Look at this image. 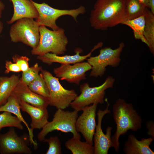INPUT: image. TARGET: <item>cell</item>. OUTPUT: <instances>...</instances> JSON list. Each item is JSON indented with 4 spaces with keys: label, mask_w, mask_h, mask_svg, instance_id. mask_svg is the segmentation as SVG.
I'll return each mask as SVG.
<instances>
[{
    "label": "cell",
    "mask_w": 154,
    "mask_h": 154,
    "mask_svg": "<svg viewBox=\"0 0 154 154\" xmlns=\"http://www.w3.org/2000/svg\"><path fill=\"white\" fill-rule=\"evenodd\" d=\"M32 1L38 13V16L36 20L38 24L40 26L49 27L53 31H56L60 28L57 25L56 21L60 17L69 15L77 22L78 16L84 14L86 11L85 8L83 6L70 10L59 9L52 7L45 3H38L32 0Z\"/></svg>",
    "instance_id": "ba28073f"
},
{
    "label": "cell",
    "mask_w": 154,
    "mask_h": 154,
    "mask_svg": "<svg viewBox=\"0 0 154 154\" xmlns=\"http://www.w3.org/2000/svg\"><path fill=\"white\" fill-rule=\"evenodd\" d=\"M12 60L14 62L18 65L23 73L25 72L29 68V59L26 56L15 55L12 57Z\"/></svg>",
    "instance_id": "f1b7e54d"
},
{
    "label": "cell",
    "mask_w": 154,
    "mask_h": 154,
    "mask_svg": "<svg viewBox=\"0 0 154 154\" xmlns=\"http://www.w3.org/2000/svg\"><path fill=\"white\" fill-rule=\"evenodd\" d=\"M153 139L151 137L137 139L133 134H130L125 142L123 151L125 154H154L149 147Z\"/></svg>",
    "instance_id": "ac0fdd59"
},
{
    "label": "cell",
    "mask_w": 154,
    "mask_h": 154,
    "mask_svg": "<svg viewBox=\"0 0 154 154\" xmlns=\"http://www.w3.org/2000/svg\"><path fill=\"white\" fill-rule=\"evenodd\" d=\"M22 123L17 117L13 116L11 113L3 112L0 114V130L6 127H15L22 130L23 127Z\"/></svg>",
    "instance_id": "484cf974"
},
{
    "label": "cell",
    "mask_w": 154,
    "mask_h": 154,
    "mask_svg": "<svg viewBox=\"0 0 154 154\" xmlns=\"http://www.w3.org/2000/svg\"><path fill=\"white\" fill-rule=\"evenodd\" d=\"M20 78L13 74L0 80V106L6 102L19 83Z\"/></svg>",
    "instance_id": "ffe728a7"
},
{
    "label": "cell",
    "mask_w": 154,
    "mask_h": 154,
    "mask_svg": "<svg viewBox=\"0 0 154 154\" xmlns=\"http://www.w3.org/2000/svg\"><path fill=\"white\" fill-rule=\"evenodd\" d=\"M49 92L48 98L49 105L57 109L68 108L78 96L73 89H65L60 83L58 78L54 76L49 72L42 69L41 71Z\"/></svg>",
    "instance_id": "5b68a950"
},
{
    "label": "cell",
    "mask_w": 154,
    "mask_h": 154,
    "mask_svg": "<svg viewBox=\"0 0 154 154\" xmlns=\"http://www.w3.org/2000/svg\"><path fill=\"white\" fill-rule=\"evenodd\" d=\"M102 46L100 43L95 46L91 51L88 54L81 56L80 54L82 52L81 49L76 48L75 50V54L73 55H65L59 56L51 53L48 52L43 55H38L37 59L43 62L50 65L54 62L61 64H70L83 62L90 57L92 52L95 49Z\"/></svg>",
    "instance_id": "5bb4252c"
},
{
    "label": "cell",
    "mask_w": 154,
    "mask_h": 154,
    "mask_svg": "<svg viewBox=\"0 0 154 154\" xmlns=\"http://www.w3.org/2000/svg\"><path fill=\"white\" fill-rule=\"evenodd\" d=\"M19 101L21 109L27 113L31 118V128L33 130L42 129L48 121L47 108L34 106L21 101Z\"/></svg>",
    "instance_id": "2e32d148"
},
{
    "label": "cell",
    "mask_w": 154,
    "mask_h": 154,
    "mask_svg": "<svg viewBox=\"0 0 154 154\" xmlns=\"http://www.w3.org/2000/svg\"><path fill=\"white\" fill-rule=\"evenodd\" d=\"M138 1L145 7L149 8V0H138Z\"/></svg>",
    "instance_id": "d6a6232c"
},
{
    "label": "cell",
    "mask_w": 154,
    "mask_h": 154,
    "mask_svg": "<svg viewBox=\"0 0 154 154\" xmlns=\"http://www.w3.org/2000/svg\"><path fill=\"white\" fill-rule=\"evenodd\" d=\"M19 101L16 97L11 94L3 105L0 106V112H7L14 114L15 116L23 123L27 127L29 132V139L31 144L33 145L34 148H36L38 144L34 139L33 131L29 127L23 117L21 111Z\"/></svg>",
    "instance_id": "d6986e66"
},
{
    "label": "cell",
    "mask_w": 154,
    "mask_h": 154,
    "mask_svg": "<svg viewBox=\"0 0 154 154\" xmlns=\"http://www.w3.org/2000/svg\"><path fill=\"white\" fill-rule=\"evenodd\" d=\"M27 139L19 136L13 127L5 133L0 134V153L1 154H31Z\"/></svg>",
    "instance_id": "30bf717a"
},
{
    "label": "cell",
    "mask_w": 154,
    "mask_h": 154,
    "mask_svg": "<svg viewBox=\"0 0 154 154\" xmlns=\"http://www.w3.org/2000/svg\"><path fill=\"white\" fill-rule=\"evenodd\" d=\"M13 5V15L8 24H11L17 20L23 18L37 19L38 13L32 0H11Z\"/></svg>",
    "instance_id": "e0dca14e"
},
{
    "label": "cell",
    "mask_w": 154,
    "mask_h": 154,
    "mask_svg": "<svg viewBox=\"0 0 154 154\" xmlns=\"http://www.w3.org/2000/svg\"><path fill=\"white\" fill-rule=\"evenodd\" d=\"M2 12L0 11V19L1 17ZM3 28V24L0 20V34L1 33Z\"/></svg>",
    "instance_id": "836d02e7"
},
{
    "label": "cell",
    "mask_w": 154,
    "mask_h": 154,
    "mask_svg": "<svg viewBox=\"0 0 154 154\" xmlns=\"http://www.w3.org/2000/svg\"><path fill=\"white\" fill-rule=\"evenodd\" d=\"M40 26L31 18L19 19L11 27L9 35L13 42H21L32 49L38 45L40 40Z\"/></svg>",
    "instance_id": "52a82bcc"
},
{
    "label": "cell",
    "mask_w": 154,
    "mask_h": 154,
    "mask_svg": "<svg viewBox=\"0 0 154 154\" xmlns=\"http://www.w3.org/2000/svg\"><path fill=\"white\" fill-rule=\"evenodd\" d=\"M28 86L35 93L48 98L49 92L46 82L41 73L29 84Z\"/></svg>",
    "instance_id": "d4e9b609"
},
{
    "label": "cell",
    "mask_w": 154,
    "mask_h": 154,
    "mask_svg": "<svg viewBox=\"0 0 154 154\" xmlns=\"http://www.w3.org/2000/svg\"><path fill=\"white\" fill-rule=\"evenodd\" d=\"M124 46V44L121 42L118 48L115 49L106 47L100 50L97 56L87 58V62L92 67L90 76L95 78L102 77L108 66L113 67L117 66L121 61L120 56Z\"/></svg>",
    "instance_id": "9c48e42d"
},
{
    "label": "cell",
    "mask_w": 154,
    "mask_h": 154,
    "mask_svg": "<svg viewBox=\"0 0 154 154\" xmlns=\"http://www.w3.org/2000/svg\"><path fill=\"white\" fill-rule=\"evenodd\" d=\"M98 105L94 103L84 107L75 123L77 131L81 133L86 141L92 145L93 144V136L96 125V117Z\"/></svg>",
    "instance_id": "7c38bea8"
},
{
    "label": "cell",
    "mask_w": 154,
    "mask_h": 154,
    "mask_svg": "<svg viewBox=\"0 0 154 154\" xmlns=\"http://www.w3.org/2000/svg\"><path fill=\"white\" fill-rule=\"evenodd\" d=\"M78 112L75 110L69 111L57 109L52 120L48 121L38 134V139L41 142L43 141L48 133L55 130L65 133L71 132L73 137H81L75 127L76 121L78 117Z\"/></svg>",
    "instance_id": "8992f818"
},
{
    "label": "cell",
    "mask_w": 154,
    "mask_h": 154,
    "mask_svg": "<svg viewBox=\"0 0 154 154\" xmlns=\"http://www.w3.org/2000/svg\"><path fill=\"white\" fill-rule=\"evenodd\" d=\"M43 141L48 143V148L46 154H61L62 148L60 140L58 137L53 136L44 140Z\"/></svg>",
    "instance_id": "83f0119b"
},
{
    "label": "cell",
    "mask_w": 154,
    "mask_h": 154,
    "mask_svg": "<svg viewBox=\"0 0 154 154\" xmlns=\"http://www.w3.org/2000/svg\"><path fill=\"white\" fill-rule=\"evenodd\" d=\"M149 6L150 11L154 14V0H149Z\"/></svg>",
    "instance_id": "1f68e13d"
},
{
    "label": "cell",
    "mask_w": 154,
    "mask_h": 154,
    "mask_svg": "<svg viewBox=\"0 0 154 154\" xmlns=\"http://www.w3.org/2000/svg\"><path fill=\"white\" fill-rule=\"evenodd\" d=\"M92 67L87 62H80L71 65L61 64L53 69L56 77L64 80L70 83L79 85L82 80L86 79V73L92 69Z\"/></svg>",
    "instance_id": "4fadbf2b"
},
{
    "label": "cell",
    "mask_w": 154,
    "mask_h": 154,
    "mask_svg": "<svg viewBox=\"0 0 154 154\" xmlns=\"http://www.w3.org/2000/svg\"><path fill=\"white\" fill-rule=\"evenodd\" d=\"M146 7L138 0H126L125 20H133L143 15Z\"/></svg>",
    "instance_id": "cb8c5ba5"
},
{
    "label": "cell",
    "mask_w": 154,
    "mask_h": 154,
    "mask_svg": "<svg viewBox=\"0 0 154 154\" xmlns=\"http://www.w3.org/2000/svg\"><path fill=\"white\" fill-rule=\"evenodd\" d=\"M113 117L116 124L115 133L111 136L113 147L118 153L120 148L119 138L129 130L136 131L142 126V119L133 104L127 103L123 99L119 98L112 108Z\"/></svg>",
    "instance_id": "7a4b0ae2"
},
{
    "label": "cell",
    "mask_w": 154,
    "mask_h": 154,
    "mask_svg": "<svg viewBox=\"0 0 154 154\" xmlns=\"http://www.w3.org/2000/svg\"><path fill=\"white\" fill-rule=\"evenodd\" d=\"M146 126L148 130L147 132L148 135L151 136L154 139V123L153 121L150 120L146 123Z\"/></svg>",
    "instance_id": "4dcf8cb0"
},
{
    "label": "cell",
    "mask_w": 154,
    "mask_h": 154,
    "mask_svg": "<svg viewBox=\"0 0 154 154\" xmlns=\"http://www.w3.org/2000/svg\"><path fill=\"white\" fill-rule=\"evenodd\" d=\"M42 68L37 63L30 67L25 72L22 73L21 80L27 85L35 80L39 74Z\"/></svg>",
    "instance_id": "4316f807"
},
{
    "label": "cell",
    "mask_w": 154,
    "mask_h": 154,
    "mask_svg": "<svg viewBox=\"0 0 154 154\" xmlns=\"http://www.w3.org/2000/svg\"><path fill=\"white\" fill-rule=\"evenodd\" d=\"M80 138L73 137L65 142V147L73 154H94V146L86 141H81Z\"/></svg>",
    "instance_id": "7402d4cb"
},
{
    "label": "cell",
    "mask_w": 154,
    "mask_h": 154,
    "mask_svg": "<svg viewBox=\"0 0 154 154\" xmlns=\"http://www.w3.org/2000/svg\"><path fill=\"white\" fill-rule=\"evenodd\" d=\"M5 7V5L0 0V11L2 12L4 10Z\"/></svg>",
    "instance_id": "e575fe53"
},
{
    "label": "cell",
    "mask_w": 154,
    "mask_h": 154,
    "mask_svg": "<svg viewBox=\"0 0 154 154\" xmlns=\"http://www.w3.org/2000/svg\"><path fill=\"white\" fill-rule=\"evenodd\" d=\"M121 24L126 25L131 27L133 30L135 38L141 40L149 47V44L143 35L145 25L144 14L133 20H125Z\"/></svg>",
    "instance_id": "603a6c76"
},
{
    "label": "cell",
    "mask_w": 154,
    "mask_h": 154,
    "mask_svg": "<svg viewBox=\"0 0 154 154\" xmlns=\"http://www.w3.org/2000/svg\"><path fill=\"white\" fill-rule=\"evenodd\" d=\"M6 69L5 73L8 74L10 72H19L21 71L18 65L16 63L7 60L5 62Z\"/></svg>",
    "instance_id": "f546056e"
},
{
    "label": "cell",
    "mask_w": 154,
    "mask_h": 154,
    "mask_svg": "<svg viewBox=\"0 0 154 154\" xmlns=\"http://www.w3.org/2000/svg\"><path fill=\"white\" fill-rule=\"evenodd\" d=\"M105 101L107 104L106 109L103 110L99 109L97 113L98 122L93 136L94 154H108L109 149L113 147L111 139L112 127L108 126L107 127L106 134L104 133L102 128L103 118L106 114L111 113L110 110L108 109L110 104L108 99L106 98Z\"/></svg>",
    "instance_id": "8fae6325"
},
{
    "label": "cell",
    "mask_w": 154,
    "mask_h": 154,
    "mask_svg": "<svg viewBox=\"0 0 154 154\" xmlns=\"http://www.w3.org/2000/svg\"><path fill=\"white\" fill-rule=\"evenodd\" d=\"M144 15L145 25L143 35L149 44L150 52L154 54V14L149 8L146 7Z\"/></svg>",
    "instance_id": "44dd1931"
},
{
    "label": "cell",
    "mask_w": 154,
    "mask_h": 154,
    "mask_svg": "<svg viewBox=\"0 0 154 154\" xmlns=\"http://www.w3.org/2000/svg\"><path fill=\"white\" fill-rule=\"evenodd\" d=\"M11 94L15 96L19 101L34 106L47 108L49 105L47 98L33 92L21 78L19 83Z\"/></svg>",
    "instance_id": "9a60e30c"
},
{
    "label": "cell",
    "mask_w": 154,
    "mask_h": 154,
    "mask_svg": "<svg viewBox=\"0 0 154 154\" xmlns=\"http://www.w3.org/2000/svg\"><path fill=\"white\" fill-rule=\"evenodd\" d=\"M126 0H97L90 15L91 27L104 30L121 24L125 20Z\"/></svg>",
    "instance_id": "6da1fadb"
},
{
    "label": "cell",
    "mask_w": 154,
    "mask_h": 154,
    "mask_svg": "<svg viewBox=\"0 0 154 154\" xmlns=\"http://www.w3.org/2000/svg\"><path fill=\"white\" fill-rule=\"evenodd\" d=\"M115 82V79L109 76L102 84L98 86L90 87L87 83L81 84L80 86L81 93L71 103L70 106L78 112L91 104L104 103L105 90L112 88Z\"/></svg>",
    "instance_id": "277c9868"
},
{
    "label": "cell",
    "mask_w": 154,
    "mask_h": 154,
    "mask_svg": "<svg viewBox=\"0 0 154 154\" xmlns=\"http://www.w3.org/2000/svg\"><path fill=\"white\" fill-rule=\"evenodd\" d=\"M39 33L38 44L32 49V54L38 56L51 52L59 55L66 52L68 41L63 29L60 28L56 31L51 30L44 26H40Z\"/></svg>",
    "instance_id": "3957f363"
}]
</instances>
